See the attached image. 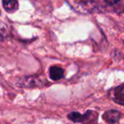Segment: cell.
<instances>
[{
	"label": "cell",
	"instance_id": "obj_5",
	"mask_svg": "<svg viewBox=\"0 0 124 124\" xmlns=\"http://www.w3.org/2000/svg\"><path fill=\"white\" fill-rule=\"evenodd\" d=\"M123 84H121L115 88L113 90V100L120 105H124V93H123Z\"/></svg>",
	"mask_w": 124,
	"mask_h": 124
},
{
	"label": "cell",
	"instance_id": "obj_6",
	"mask_svg": "<svg viewBox=\"0 0 124 124\" xmlns=\"http://www.w3.org/2000/svg\"><path fill=\"white\" fill-rule=\"evenodd\" d=\"M20 86L21 87H40L41 86V81L38 78H21V81L20 82Z\"/></svg>",
	"mask_w": 124,
	"mask_h": 124
},
{
	"label": "cell",
	"instance_id": "obj_7",
	"mask_svg": "<svg viewBox=\"0 0 124 124\" xmlns=\"http://www.w3.org/2000/svg\"><path fill=\"white\" fill-rule=\"evenodd\" d=\"M4 10L8 13H14L19 8V3L16 0H4L2 2Z\"/></svg>",
	"mask_w": 124,
	"mask_h": 124
},
{
	"label": "cell",
	"instance_id": "obj_1",
	"mask_svg": "<svg viewBox=\"0 0 124 124\" xmlns=\"http://www.w3.org/2000/svg\"><path fill=\"white\" fill-rule=\"evenodd\" d=\"M67 4L75 11L83 14H90L93 12L105 10V9L112 7L115 4V1L105 0V1H73L67 2Z\"/></svg>",
	"mask_w": 124,
	"mask_h": 124
},
{
	"label": "cell",
	"instance_id": "obj_8",
	"mask_svg": "<svg viewBox=\"0 0 124 124\" xmlns=\"http://www.w3.org/2000/svg\"><path fill=\"white\" fill-rule=\"evenodd\" d=\"M2 39H3V37H2V35L0 34V41H1V40H2Z\"/></svg>",
	"mask_w": 124,
	"mask_h": 124
},
{
	"label": "cell",
	"instance_id": "obj_2",
	"mask_svg": "<svg viewBox=\"0 0 124 124\" xmlns=\"http://www.w3.org/2000/svg\"><path fill=\"white\" fill-rule=\"evenodd\" d=\"M98 116L95 110H87L84 114L74 111L68 114V119L81 124H98Z\"/></svg>",
	"mask_w": 124,
	"mask_h": 124
},
{
	"label": "cell",
	"instance_id": "obj_4",
	"mask_svg": "<svg viewBox=\"0 0 124 124\" xmlns=\"http://www.w3.org/2000/svg\"><path fill=\"white\" fill-rule=\"evenodd\" d=\"M49 77L53 81H59L64 78L65 71L58 66H53L49 68Z\"/></svg>",
	"mask_w": 124,
	"mask_h": 124
},
{
	"label": "cell",
	"instance_id": "obj_3",
	"mask_svg": "<svg viewBox=\"0 0 124 124\" xmlns=\"http://www.w3.org/2000/svg\"><path fill=\"white\" fill-rule=\"evenodd\" d=\"M122 113L116 110H110L103 114V120L108 124H115L120 121Z\"/></svg>",
	"mask_w": 124,
	"mask_h": 124
}]
</instances>
